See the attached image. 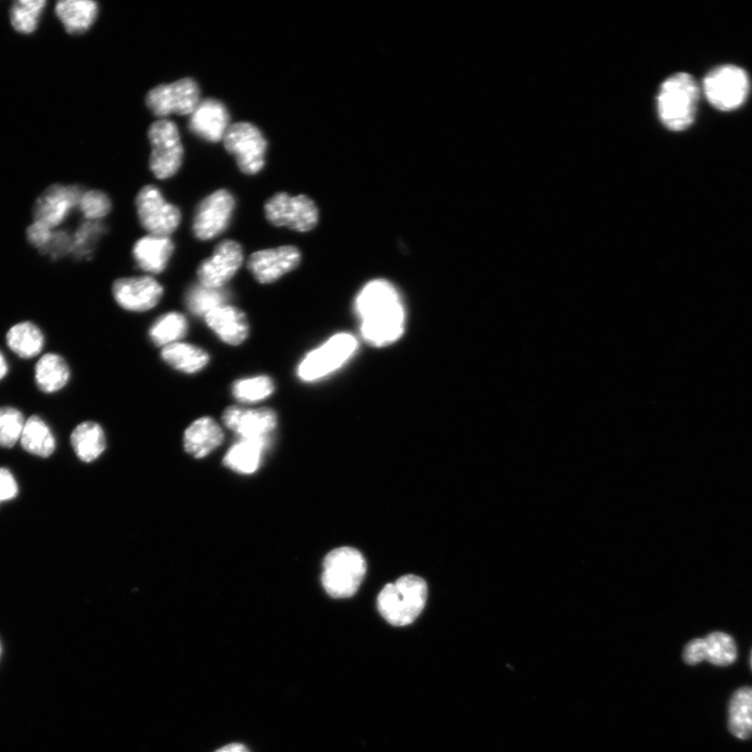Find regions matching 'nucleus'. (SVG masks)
Here are the masks:
<instances>
[{"mask_svg": "<svg viewBox=\"0 0 752 752\" xmlns=\"http://www.w3.org/2000/svg\"><path fill=\"white\" fill-rule=\"evenodd\" d=\"M356 310L362 319V336L368 344L385 347L404 335V305L387 280L369 282L357 298Z\"/></svg>", "mask_w": 752, "mask_h": 752, "instance_id": "1", "label": "nucleus"}, {"mask_svg": "<svg viewBox=\"0 0 752 752\" xmlns=\"http://www.w3.org/2000/svg\"><path fill=\"white\" fill-rule=\"evenodd\" d=\"M427 600V582L418 576L407 575L384 587L378 598V608L389 624L404 627L420 616Z\"/></svg>", "mask_w": 752, "mask_h": 752, "instance_id": "2", "label": "nucleus"}, {"mask_svg": "<svg viewBox=\"0 0 752 752\" xmlns=\"http://www.w3.org/2000/svg\"><path fill=\"white\" fill-rule=\"evenodd\" d=\"M699 88L692 76L681 73L667 79L658 93L657 110L665 127L685 131L695 121Z\"/></svg>", "mask_w": 752, "mask_h": 752, "instance_id": "3", "label": "nucleus"}, {"mask_svg": "<svg viewBox=\"0 0 752 752\" xmlns=\"http://www.w3.org/2000/svg\"><path fill=\"white\" fill-rule=\"evenodd\" d=\"M366 572V560L360 551L350 547L339 548L324 560L322 584L329 596L350 598L360 589Z\"/></svg>", "mask_w": 752, "mask_h": 752, "instance_id": "4", "label": "nucleus"}, {"mask_svg": "<svg viewBox=\"0 0 752 752\" xmlns=\"http://www.w3.org/2000/svg\"><path fill=\"white\" fill-rule=\"evenodd\" d=\"M222 143L243 174L254 176L265 169L269 144L256 125L249 122L231 124Z\"/></svg>", "mask_w": 752, "mask_h": 752, "instance_id": "5", "label": "nucleus"}, {"mask_svg": "<svg viewBox=\"0 0 752 752\" xmlns=\"http://www.w3.org/2000/svg\"><path fill=\"white\" fill-rule=\"evenodd\" d=\"M150 170L158 180H168L180 171L184 147L178 126L170 119L155 121L149 128Z\"/></svg>", "mask_w": 752, "mask_h": 752, "instance_id": "6", "label": "nucleus"}, {"mask_svg": "<svg viewBox=\"0 0 752 752\" xmlns=\"http://www.w3.org/2000/svg\"><path fill=\"white\" fill-rule=\"evenodd\" d=\"M135 208L139 224L148 234L171 238L181 225L180 208L167 201L155 185L141 188L135 198Z\"/></svg>", "mask_w": 752, "mask_h": 752, "instance_id": "7", "label": "nucleus"}, {"mask_svg": "<svg viewBox=\"0 0 752 752\" xmlns=\"http://www.w3.org/2000/svg\"><path fill=\"white\" fill-rule=\"evenodd\" d=\"M267 221L296 232H310L319 223V208L308 195L291 196L281 192L273 195L264 206Z\"/></svg>", "mask_w": 752, "mask_h": 752, "instance_id": "8", "label": "nucleus"}, {"mask_svg": "<svg viewBox=\"0 0 752 752\" xmlns=\"http://www.w3.org/2000/svg\"><path fill=\"white\" fill-rule=\"evenodd\" d=\"M201 99L199 84L192 78H183L170 84H160L152 88L146 97L148 109L158 120L171 115L190 116Z\"/></svg>", "mask_w": 752, "mask_h": 752, "instance_id": "9", "label": "nucleus"}, {"mask_svg": "<svg viewBox=\"0 0 752 752\" xmlns=\"http://www.w3.org/2000/svg\"><path fill=\"white\" fill-rule=\"evenodd\" d=\"M237 200L225 188L206 196L196 207L192 232L199 242L221 237L231 225Z\"/></svg>", "mask_w": 752, "mask_h": 752, "instance_id": "10", "label": "nucleus"}, {"mask_svg": "<svg viewBox=\"0 0 752 752\" xmlns=\"http://www.w3.org/2000/svg\"><path fill=\"white\" fill-rule=\"evenodd\" d=\"M111 294L117 307L128 313L144 314L158 307L166 290L156 277L141 274L115 279Z\"/></svg>", "mask_w": 752, "mask_h": 752, "instance_id": "11", "label": "nucleus"}, {"mask_svg": "<svg viewBox=\"0 0 752 752\" xmlns=\"http://www.w3.org/2000/svg\"><path fill=\"white\" fill-rule=\"evenodd\" d=\"M245 261V251L240 242L223 240L199 264L197 282L205 287L224 289L238 275Z\"/></svg>", "mask_w": 752, "mask_h": 752, "instance_id": "12", "label": "nucleus"}, {"mask_svg": "<svg viewBox=\"0 0 752 752\" xmlns=\"http://www.w3.org/2000/svg\"><path fill=\"white\" fill-rule=\"evenodd\" d=\"M358 347L357 339L350 334H338L323 346L313 350L298 366V376L303 382H314L340 368Z\"/></svg>", "mask_w": 752, "mask_h": 752, "instance_id": "13", "label": "nucleus"}, {"mask_svg": "<svg viewBox=\"0 0 752 752\" xmlns=\"http://www.w3.org/2000/svg\"><path fill=\"white\" fill-rule=\"evenodd\" d=\"M705 97L718 110L731 111L745 102L749 79L745 70L734 65L718 67L704 79Z\"/></svg>", "mask_w": 752, "mask_h": 752, "instance_id": "14", "label": "nucleus"}, {"mask_svg": "<svg viewBox=\"0 0 752 752\" xmlns=\"http://www.w3.org/2000/svg\"><path fill=\"white\" fill-rule=\"evenodd\" d=\"M84 191L82 186L76 184H53L47 187L35 201L34 221L56 229L78 209Z\"/></svg>", "mask_w": 752, "mask_h": 752, "instance_id": "15", "label": "nucleus"}, {"mask_svg": "<svg viewBox=\"0 0 752 752\" xmlns=\"http://www.w3.org/2000/svg\"><path fill=\"white\" fill-rule=\"evenodd\" d=\"M301 263L300 250L292 245L253 252L247 260V269L261 285H271L294 271Z\"/></svg>", "mask_w": 752, "mask_h": 752, "instance_id": "16", "label": "nucleus"}, {"mask_svg": "<svg viewBox=\"0 0 752 752\" xmlns=\"http://www.w3.org/2000/svg\"><path fill=\"white\" fill-rule=\"evenodd\" d=\"M224 426L243 439L270 438L277 428V414L270 408L230 406L222 415Z\"/></svg>", "mask_w": 752, "mask_h": 752, "instance_id": "17", "label": "nucleus"}, {"mask_svg": "<svg viewBox=\"0 0 752 752\" xmlns=\"http://www.w3.org/2000/svg\"><path fill=\"white\" fill-rule=\"evenodd\" d=\"M203 322L219 341L230 347L242 346L251 335L247 314L231 302L208 313Z\"/></svg>", "mask_w": 752, "mask_h": 752, "instance_id": "18", "label": "nucleus"}, {"mask_svg": "<svg viewBox=\"0 0 752 752\" xmlns=\"http://www.w3.org/2000/svg\"><path fill=\"white\" fill-rule=\"evenodd\" d=\"M737 656L735 640L724 632H713L705 639H696L686 646L684 652V660L691 666L707 661L714 666L727 667L736 662Z\"/></svg>", "mask_w": 752, "mask_h": 752, "instance_id": "19", "label": "nucleus"}, {"mask_svg": "<svg viewBox=\"0 0 752 752\" xmlns=\"http://www.w3.org/2000/svg\"><path fill=\"white\" fill-rule=\"evenodd\" d=\"M230 126L229 111L217 99L202 100L188 120V129L210 144L221 143Z\"/></svg>", "mask_w": 752, "mask_h": 752, "instance_id": "20", "label": "nucleus"}, {"mask_svg": "<svg viewBox=\"0 0 752 752\" xmlns=\"http://www.w3.org/2000/svg\"><path fill=\"white\" fill-rule=\"evenodd\" d=\"M175 252L176 246L170 237L147 234L134 243L132 258L141 272L156 277L168 270Z\"/></svg>", "mask_w": 752, "mask_h": 752, "instance_id": "21", "label": "nucleus"}, {"mask_svg": "<svg viewBox=\"0 0 752 752\" xmlns=\"http://www.w3.org/2000/svg\"><path fill=\"white\" fill-rule=\"evenodd\" d=\"M225 434L218 421L204 416L196 419L184 432L185 451L197 459H202L220 448Z\"/></svg>", "mask_w": 752, "mask_h": 752, "instance_id": "22", "label": "nucleus"}, {"mask_svg": "<svg viewBox=\"0 0 752 752\" xmlns=\"http://www.w3.org/2000/svg\"><path fill=\"white\" fill-rule=\"evenodd\" d=\"M160 359L168 367L185 375L199 374L211 362V356L207 349L185 341L160 349Z\"/></svg>", "mask_w": 752, "mask_h": 752, "instance_id": "23", "label": "nucleus"}, {"mask_svg": "<svg viewBox=\"0 0 752 752\" xmlns=\"http://www.w3.org/2000/svg\"><path fill=\"white\" fill-rule=\"evenodd\" d=\"M72 380V369L67 360L56 352H49L37 361L34 381L40 392L55 394L67 387Z\"/></svg>", "mask_w": 752, "mask_h": 752, "instance_id": "24", "label": "nucleus"}, {"mask_svg": "<svg viewBox=\"0 0 752 752\" xmlns=\"http://www.w3.org/2000/svg\"><path fill=\"white\" fill-rule=\"evenodd\" d=\"M99 4L91 0H60L55 13L68 34L81 35L88 32L98 19Z\"/></svg>", "mask_w": 752, "mask_h": 752, "instance_id": "25", "label": "nucleus"}, {"mask_svg": "<svg viewBox=\"0 0 752 752\" xmlns=\"http://www.w3.org/2000/svg\"><path fill=\"white\" fill-rule=\"evenodd\" d=\"M270 443V438H240L228 450L224 464L235 473L252 475L260 468Z\"/></svg>", "mask_w": 752, "mask_h": 752, "instance_id": "26", "label": "nucleus"}, {"mask_svg": "<svg viewBox=\"0 0 752 752\" xmlns=\"http://www.w3.org/2000/svg\"><path fill=\"white\" fill-rule=\"evenodd\" d=\"M6 343L18 358L32 360L41 355L45 346V336L34 322L21 321L9 329Z\"/></svg>", "mask_w": 752, "mask_h": 752, "instance_id": "27", "label": "nucleus"}, {"mask_svg": "<svg viewBox=\"0 0 752 752\" xmlns=\"http://www.w3.org/2000/svg\"><path fill=\"white\" fill-rule=\"evenodd\" d=\"M190 321L181 312L171 311L157 317L148 329V338L157 348L184 341L190 333Z\"/></svg>", "mask_w": 752, "mask_h": 752, "instance_id": "28", "label": "nucleus"}, {"mask_svg": "<svg viewBox=\"0 0 752 752\" xmlns=\"http://www.w3.org/2000/svg\"><path fill=\"white\" fill-rule=\"evenodd\" d=\"M73 448L80 460L92 462L106 450L105 432L98 422L85 421L75 428L70 436Z\"/></svg>", "mask_w": 752, "mask_h": 752, "instance_id": "29", "label": "nucleus"}, {"mask_svg": "<svg viewBox=\"0 0 752 752\" xmlns=\"http://www.w3.org/2000/svg\"><path fill=\"white\" fill-rule=\"evenodd\" d=\"M230 301L231 293L227 288H209L199 284V282L188 287L184 293L186 310L194 317L202 320L208 313L230 303Z\"/></svg>", "mask_w": 752, "mask_h": 752, "instance_id": "30", "label": "nucleus"}, {"mask_svg": "<svg viewBox=\"0 0 752 752\" xmlns=\"http://www.w3.org/2000/svg\"><path fill=\"white\" fill-rule=\"evenodd\" d=\"M275 390V382L266 374L243 376L230 386V394L240 406L264 402Z\"/></svg>", "mask_w": 752, "mask_h": 752, "instance_id": "31", "label": "nucleus"}, {"mask_svg": "<svg viewBox=\"0 0 752 752\" xmlns=\"http://www.w3.org/2000/svg\"><path fill=\"white\" fill-rule=\"evenodd\" d=\"M20 442L28 453L41 458L50 457L56 450V438L51 428L37 415L26 421Z\"/></svg>", "mask_w": 752, "mask_h": 752, "instance_id": "32", "label": "nucleus"}, {"mask_svg": "<svg viewBox=\"0 0 752 752\" xmlns=\"http://www.w3.org/2000/svg\"><path fill=\"white\" fill-rule=\"evenodd\" d=\"M728 727L738 739L752 738V687L739 689L728 708Z\"/></svg>", "mask_w": 752, "mask_h": 752, "instance_id": "33", "label": "nucleus"}, {"mask_svg": "<svg viewBox=\"0 0 752 752\" xmlns=\"http://www.w3.org/2000/svg\"><path fill=\"white\" fill-rule=\"evenodd\" d=\"M47 6L46 0H17L9 10V19L15 32L32 35L39 28Z\"/></svg>", "mask_w": 752, "mask_h": 752, "instance_id": "34", "label": "nucleus"}, {"mask_svg": "<svg viewBox=\"0 0 752 752\" xmlns=\"http://www.w3.org/2000/svg\"><path fill=\"white\" fill-rule=\"evenodd\" d=\"M106 232L101 222L84 221L73 234L72 255L78 261L92 260Z\"/></svg>", "mask_w": 752, "mask_h": 752, "instance_id": "35", "label": "nucleus"}, {"mask_svg": "<svg viewBox=\"0 0 752 752\" xmlns=\"http://www.w3.org/2000/svg\"><path fill=\"white\" fill-rule=\"evenodd\" d=\"M26 418L17 408L0 407V446L11 449L20 441Z\"/></svg>", "mask_w": 752, "mask_h": 752, "instance_id": "36", "label": "nucleus"}, {"mask_svg": "<svg viewBox=\"0 0 752 752\" xmlns=\"http://www.w3.org/2000/svg\"><path fill=\"white\" fill-rule=\"evenodd\" d=\"M78 210L85 221L101 222L111 213L112 202L102 191L85 190L79 201Z\"/></svg>", "mask_w": 752, "mask_h": 752, "instance_id": "37", "label": "nucleus"}, {"mask_svg": "<svg viewBox=\"0 0 752 752\" xmlns=\"http://www.w3.org/2000/svg\"><path fill=\"white\" fill-rule=\"evenodd\" d=\"M73 235L65 230H55L53 240L40 253L49 255L52 260H61V258L72 254Z\"/></svg>", "mask_w": 752, "mask_h": 752, "instance_id": "38", "label": "nucleus"}, {"mask_svg": "<svg viewBox=\"0 0 752 752\" xmlns=\"http://www.w3.org/2000/svg\"><path fill=\"white\" fill-rule=\"evenodd\" d=\"M54 233L55 229L39 221H34L26 231L28 242L39 252L50 245Z\"/></svg>", "mask_w": 752, "mask_h": 752, "instance_id": "39", "label": "nucleus"}, {"mask_svg": "<svg viewBox=\"0 0 752 752\" xmlns=\"http://www.w3.org/2000/svg\"><path fill=\"white\" fill-rule=\"evenodd\" d=\"M18 485L10 470L0 468V502L10 501L17 497Z\"/></svg>", "mask_w": 752, "mask_h": 752, "instance_id": "40", "label": "nucleus"}, {"mask_svg": "<svg viewBox=\"0 0 752 752\" xmlns=\"http://www.w3.org/2000/svg\"><path fill=\"white\" fill-rule=\"evenodd\" d=\"M9 371L10 365L8 360L4 355V352L0 350V382H3L7 378Z\"/></svg>", "mask_w": 752, "mask_h": 752, "instance_id": "41", "label": "nucleus"}, {"mask_svg": "<svg viewBox=\"0 0 752 752\" xmlns=\"http://www.w3.org/2000/svg\"><path fill=\"white\" fill-rule=\"evenodd\" d=\"M215 752H250L249 749L240 743H232L226 745Z\"/></svg>", "mask_w": 752, "mask_h": 752, "instance_id": "42", "label": "nucleus"}, {"mask_svg": "<svg viewBox=\"0 0 752 752\" xmlns=\"http://www.w3.org/2000/svg\"><path fill=\"white\" fill-rule=\"evenodd\" d=\"M750 666H751V669H752V651H751V657H750Z\"/></svg>", "mask_w": 752, "mask_h": 752, "instance_id": "43", "label": "nucleus"}, {"mask_svg": "<svg viewBox=\"0 0 752 752\" xmlns=\"http://www.w3.org/2000/svg\"><path fill=\"white\" fill-rule=\"evenodd\" d=\"M0 655H2V645H0Z\"/></svg>", "mask_w": 752, "mask_h": 752, "instance_id": "44", "label": "nucleus"}]
</instances>
